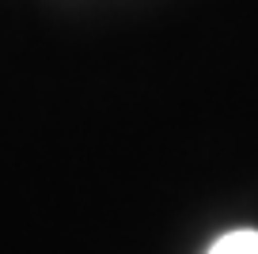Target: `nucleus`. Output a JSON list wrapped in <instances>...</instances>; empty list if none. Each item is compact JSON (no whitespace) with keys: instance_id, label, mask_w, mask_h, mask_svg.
I'll return each instance as SVG.
<instances>
[{"instance_id":"obj_1","label":"nucleus","mask_w":258,"mask_h":254,"mask_svg":"<svg viewBox=\"0 0 258 254\" xmlns=\"http://www.w3.org/2000/svg\"><path fill=\"white\" fill-rule=\"evenodd\" d=\"M209 254H258V231L254 228H239L220 235L217 243L209 246Z\"/></svg>"}]
</instances>
